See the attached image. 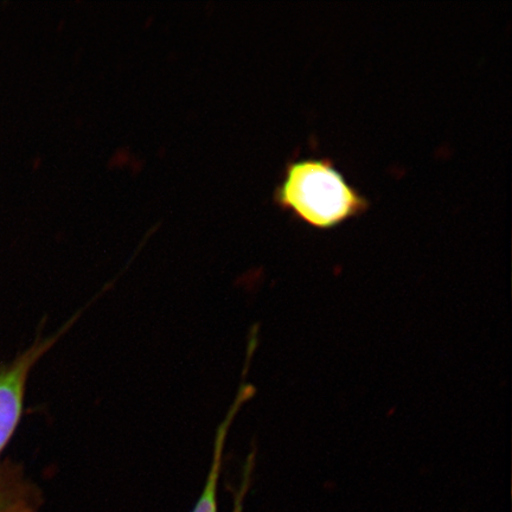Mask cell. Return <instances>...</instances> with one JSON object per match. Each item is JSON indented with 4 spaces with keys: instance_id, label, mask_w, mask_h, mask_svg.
<instances>
[{
    "instance_id": "obj_1",
    "label": "cell",
    "mask_w": 512,
    "mask_h": 512,
    "mask_svg": "<svg viewBox=\"0 0 512 512\" xmlns=\"http://www.w3.org/2000/svg\"><path fill=\"white\" fill-rule=\"evenodd\" d=\"M274 201L296 219L317 229H331L369 208V201L352 187L329 158H305L288 163L274 192Z\"/></svg>"
},
{
    "instance_id": "obj_2",
    "label": "cell",
    "mask_w": 512,
    "mask_h": 512,
    "mask_svg": "<svg viewBox=\"0 0 512 512\" xmlns=\"http://www.w3.org/2000/svg\"><path fill=\"white\" fill-rule=\"evenodd\" d=\"M82 311L70 318L53 336L38 337L16 360L0 367V453L17 430L23 412L25 388L35 364L73 328Z\"/></svg>"
},
{
    "instance_id": "obj_3",
    "label": "cell",
    "mask_w": 512,
    "mask_h": 512,
    "mask_svg": "<svg viewBox=\"0 0 512 512\" xmlns=\"http://www.w3.org/2000/svg\"><path fill=\"white\" fill-rule=\"evenodd\" d=\"M252 389L253 388L249 386H243L240 388L239 394L236 396L232 407L229 408L226 418H224L220 426L217 427L214 441L213 460H211L207 482L206 485H204L202 495L200 499H198L196 507L192 512H217V488H219L224 445H226L230 426H232L235 416L238 415L243 403L251 398L253 393Z\"/></svg>"
},
{
    "instance_id": "obj_4",
    "label": "cell",
    "mask_w": 512,
    "mask_h": 512,
    "mask_svg": "<svg viewBox=\"0 0 512 512\" xmlns=\"http://www.w3.org/2000/svg\"><path fill=\"white\" fill-rule=\"evenodd\" d=\"M41 502L40 490L18 466H0V512H36Z\"/></svg>"
},
{
    "instance_id": "obj_5",
    "label": "cell",
    "mask_w": 512,
    "mask_h": 512,
    "mask_svg": "<svg viewBox=\"0 0 512 512\" xmlns=\"http://www.w3.org/2000/svg\"><path fill=\"white\" fill-rule=\"evenodd\" d=\"M248 479H249V471L247 470V473L245 476V482L242 483L241 489L238 492V495H236L233 512H242L243 497H245V495H246L248 484H249Z\"/></svg>"
}]
</instances>
